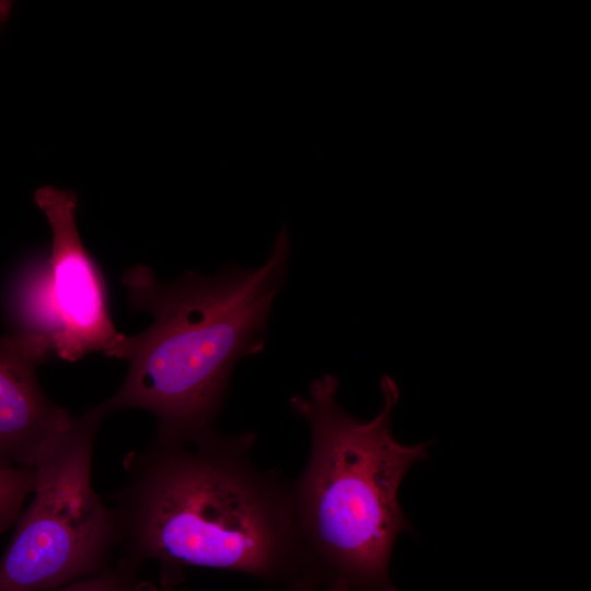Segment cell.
Returning a JSON list of instances; mask_svg holds the SVG:
<instances>
[{"label":"cell","instance_id":"3","mask_svg":"<svg viewBox=\"0 0 591 591\" xmlns=\"http://www.w3.org/2000/svg\"><path fill=\"white\" fill-rule=\"evenodd\" d=\"M339 381L325 373L306 396L290 398L310 432V453L293 495L309 570L325 589L397 591L390 563L397 537L413 531L399 501L408 471L428 457V442L403 444L393 434L397 383L380 380L382 405L359 419L337 402Z\"/></svg>","mask_w":591,"mask_h":591},{"label":"cell","instance_id":"6","mask_svg":"<svg viewBox=\"0 0 591 591\" xmlns=\"http://www.w3.org/2000/svg\"><path fill=\"white\" fill-rule=\"evenodd\" d=\"M53 355L45 338L0 336V466L35 468L72 419L37 379V367Z\"/></svg>","mask_w":591,"mask_h":591},{"label":"cell","instance_id":"5","mask_svg":"<svg viewBox=\"0 0 591 591\" xmlns=\"http://www.w3.org/2000/svg\"><path fill=\"white\" fill-rule=\"evenodd\" d=\"M34 200L51 230L50 292L60 326L54 355L71 362L90 352L121 359L127 336L112 322L102 273L80 239L77 195L44 186Z\"/></svg>","mask_w":591,"mask_h":591},{"label":"cell","instance_id":"4","mask_svg":"<svg viewBox=\"0 0 591 591\" xmlns=\"http://www.w3.org/2000/svg\"><path fill=\"white\" fill-rule=\"evenodd\" d=\"M97 406L72 417L35 467L36 485L0 559V591H45L101 575L118 551L114 512L91 483Z\"/></svg>","mask_w":591,"mask_h":591},{"label":"cell","instance_id":"9","mask_svg":"<svg viewBox=\"0 0 591 591\" xmlns=\"http://www.w3.org/2000/svg\"><path fill=\"white\" fill-rule=\"evenodd\" d=\"M139 565L120 558L107 571L82 580L74 581L57 591H174L160 584V588L138 579Z\"/></svg>","mask_w":591,"mask_h":591},{"label":"cell","instance_id":"2","mask_svg":"<svg viewBox=\"0 0 591 591\" xmlns=\"http://www.w3.org/2000/svg\"><path fill=\"white\" fill-rule=\"evenodd\" d=\"M290 240L277 235L266 262L232 266L213 276L186 273L160 282L144 265L124 271L130 306L152 315L151 325L127 336L126 378L96 405L106 417L125 408L153 414L155 439L183 441L213 429L237 361L264 349L273 302L287 274Z\"/></svg>","mask_w":591,"mask_h":591},{"label":"cell","instance_id":"7","mask_svg":"<svg viewBox=\"0 0 591 591\" xmlns=\"http://www.w3.org/2000/svg\"><path fill=\"white\" fill-rule=\"evenodd\" d=\"M8 308L18 333L45 338L54 349L60 326L50 292L48 256L37 255L20 269L10 287Z\"/></svg>","mask_w":591,"mask_h":591},{"label":"cell","instance_id":"1","mask_svg":"<svg viewBox=\"0 0 591 591\" xmlns=\"http://www.w3.org/2000/svg\"><path fill=\"white\" fill-rule=\"evenodd\" d=\"M255 442L253 432L211 429L129 452L127 478L111 495L123 558L158 561L173 588L186 567L286 587L308 572L293 480L256 464Z\"/></svg>","mask_w":591,"mask_h":591},{"label":"cell","instance_id":"8","mask_svg":"<svg viewBox=\"0 0 591 591\" xmlns=\"http://www.w3.org/2000/svg\"><path fill=\"white\" fill-rule=\"evenodd\" d=\"M35 485V468L0 466V533L15 526Z\"/></svg>","mask_w":591,"mask_h":591},{"label":"cell","instance_id":"10","mask_svg":"<svg viewBox=\"0 0 591 591\" xmlns=\"http://www.w3.org/2000/svg\"><path fill=\"white\" fill-rule=\"evenodd\" d=\"M320 587H321V582L318 578L312 572H306L302 575L301 577H299L298 579H296L294 581H292L291 583H289L286 588L289 591H317ZM325 590L326 591H350L346 588L337 587V586L326 588Z\"/></svg>","mask_w":591,"mask_h":591}]
</instances>
